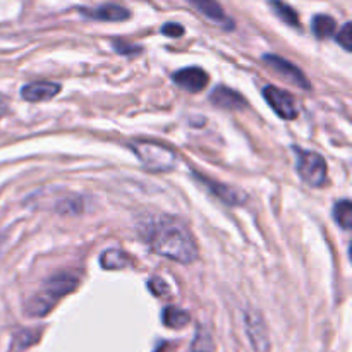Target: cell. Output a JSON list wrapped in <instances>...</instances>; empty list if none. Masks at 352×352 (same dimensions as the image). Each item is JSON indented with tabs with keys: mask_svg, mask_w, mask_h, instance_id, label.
Returning <instances> with one entry per match:
<instances>
[{
	"mask_svg": "<svg viewBox=\"0 0 352 352\" xmlns=\"http://www.w3.org/2000/svg\"><path fill=\"white\" fill-rule=\"evenodd\" d=\"M148 246L160 256L188 265L198 260V246L188 227L170 217H160L146 223L143 230Z\"/></svg>",
	"mask_w": 352,
	"mask_h": 352,
	"instance_id": "1",
	"label": "cell"
},
{
	"mask_svg": "<svg viewBox=\"0 0 352 352\" xmlns=\"http://www.w3.org/2000/svg\"><path fill=\"white\" fill-rule=\"evenodd\" d=\"M78 287V278L69 274H58L55 277L48 278L40 291L30 299L26 305V313L31 318H41L47 316L52 309L57 306L64 296L71 294Z\"/></svg>",
	"mask_w": 352,
	"mask_h": 352,
	"instance_id": "2",
	"label": "cell"
},
{
	"mask_svg": "<svg viewBox=\"0 0 352 352\" xmlns=\"http://www.w3.org/2000/svg\"><path fill=\"white\" fill-rule=\"evenodd\" d=\"M131 150L150 172H168L175 167V153L164 144L153 141H134Z\"/></svg>",
	"mask_w": 352,
	"mask_h": 352,
	"instance_id": "3",
	"label": "cell"
},
{
	"mask_svg": "<svg viewBox=\"0 0 352 352\" xmlns=\"http://www.w3.org/2000/svg\"><path fill=\"white\" fill-rule=\"evenodd\" d=\"M296 158H298V168L299 175L306 184L311 188H322L327 181V162L325 158L315 151H306L302 148L294 146Z\"/></svg>",
	"mask_w": 352,
	"mask_h": 352,
	"instance_id": "4",
	"label": "cell"
},
{
	"mask_svg": "<svg viewBox=\"0 0 352 352\" xmlns=\"http://www.w3.org/2000/svg\"><path fill=\"white\" fill-rule=\"evenodd\" d=\"M244 323H246V333L250 339L251 347L254 352H272L270 336H268L267 323L263 316L256 309H248L244 315Z\"/></svg>",
	"mask_w": 352,
	"mask_h": 352,
	"instance_id": "5",
	"label": "cell"
},
{
	"mask_svg": "<svg viewBox=\"0 0 352 352\" xmlns=\"http://www.w3.org/2000/svg\"><path fill=\"white\" fill-rule=\"evenodd\" d=\"M263 98L267 100L268 105L282 119L294 120L298 117V107H296L294 98L287 91H284V89L277 88V86H265Z\"/></svg>",
	"mask_w": 352,
	"mask_h": 352,
	"instance_id": "6",
	"label": "cell"
},
{
	"mask_svg": "<svg viewBox=\"0 0 352 352\" xmlns=\"http://www.w3.org/2000/svg\"><path fill=\"white\" fill-rule=\"evenodd\" d=\"M263 60L267 62L268 67L274 69L278 76H282V78H284L285 81L291 82V85L299 86V88L302 89H311V85H309V81L306 79L305 72L299 67H296L294 64H291L289 60H285V58L278 57V55H265Z\"/></svg>",
	"mask_w": 352,
	"mask_h": 352,
	"instance_id": "7",
	"label": "cell"
},
{
	"mask_svg": "<svg viewBox=\"0 0 352 352\" xmlns=\"http://www.w3.org/2000/svg\"><path fill=\"white\" fill-rule=\"evenodd\" d=\"M195 177L198 179L201 184H205L206 188H208V191L212 192V195H215L217 198H219L220 201L226 203V205L237 206V205H244V201H246V195L241 191H237V189L230 188V186L220 184V182L212 181V179L205 177V175L198 174V172H195Z\"/></svg>",
	"mask_w": 352,
	"mask_h": 352,
	"instance_id": "8",
	"label": "cell"
},
{
	"mask_svg": "<svg viewBox=\"0 0 352 352\" xmlns=\"http://www.w3.org/2000/svg\"><path fill=\"white\" fill-rule=\"evenodd\" d=\"M174 82L191 93H199L206 88L210 78L201 67H186L174 74Z\"/></svg>",
	"mask_w": 352,
	"mask_h": 352,
	"instance_id": "9",
	"label": "cell"
},
{
	"mask_svg": "<svg viewBox=\"0 0 352 352\" xmlns=\"http://www.w3.org/2000/svg\"><path fill=\"white\" fill-rule=\"evenodd\" d=\"M192 7H195L198 12H201L203 16L208 17L210 21H213L215 24H220L226 30H232L234 23L229 16L226 14V10L222 9L217 0H188Z\"/></svg>",
	"mask_w": 352,
	"mask_h": 352,
	"instance_id": "10",
	"label": "cell"
},
{
	"mask_svg": "<svg viewBox=\"0 0 352 352\" xmlns=\"http://www.w3.org/2000/svg\"><path fill=\"white\" fill-rule=\"evenodd\" d=\"M58 91H60V85H58V82L34 81L23 86L21 96H23L26 102H45V100L54 98Z\"/></svg>",
	"mask_w": 352,
	"mask_h": 352,
	"instance_id": "11",
	"label": "cell"
},
{
	"mask_svg": "<svg viewBox=\"0 0 352 352\" xmlns=\"http://www.w3.org/2000/svg\"><path fill=\"white\" fill-rule=\"evenodd\" d=\"M82 16L91 17L96 21H107V23H119V21H126L131 17V12L122 6L117 3H105L96 9H79Z\"/></svg>",
	"mask_w": 352,
	"mask_h": 352,
	"instance_id": "12",
	"label": "cell"
},
{
	"mask_svg": "<svg viewBox=\"0 0 352 352\" xmlns=\"http://www.w3.org/2000/svg\"><path fill=\"white\" fill-rule=\"evenodd\" d=\"M210 100L217 107L226 110H241L246 107V100L239 93L234 91V89L227 88V86H217L212 91V95H210Z\"/></svg>",
	"mask_w": 352,
	"mask_h": 352,
	"instance_id": "13",
	"label": "cell"
},
{
	"mask_svg": "<svg viewBox=\"0 0 352 352\" xmlns=\"http://www.w3.org/2000/svg\"><path fill=\"white\" fill-rule=\"evenodd\" d=\"M100 265L105 270H120L131 265V256L124 253L122 250H107L105 253L100 256Z\"/></svg>",
	"mask_w": 352,
	"mask_h": 352,
	"instance_id": "14",
	"label": "cell"
},
{
	"mask_svg": "<svg viewBox=\"0 0 352 352\" xmlns=\"http://www.w3.org/2000/svg\"><path fill=\"white\" fill-rule=\"evenodd\" d=\"M164 325L168 327V329H184L189 323V313L184 311V309L174 308V306H168V308L164 309Z\"/></svg>",
	"mask_w": 352,
	"mask_h": 352,
	"instance_id": "15",
	"label": "cell"
},
{
	"mask_svg": "<svg viewBox=\"0 0 352 352\" xmlns=\"http://www.w3.org/2000/svg\"><path fill=\"white\" fill-rule=\"evenodd\" d=\"M311 26L313 33H315V36L320 38V40L332 36V34L336 33V19L327 16V14H318V16H315Z\"/></svg>",
	"mask_w": 352,
	"mask_h": 352,
	"instance_id": "16",
	"label": "cell"
},
{
	"mask_svg": "<svg viewBox=\"0 0 352 352\" xmlns=\"http://www.w3.org/2000/svg\"><path fill=\"white\" fill-rule=\"evenodd\" d=\"M333 220L344 230L352 229V203L349 199H342V201L336 203V206H333Z\"/></svg>",
	"mask_w": 352,
	"mask_h": 352,
	"instance_id": "17",
	"label": "cell"
},
{
	"mask_svg": "<svg viewBox=\"0 0 352 352\" xmlns=\"http://www.w3.org/2000/svg\"><path fill=\"white\" fill-rule=\"evenodd\" d=\"M270 6H272V9H274V12L277 14V16L280 17L285 24H289V26H294V28L299 26V16L291 6H287V3L282 2V0H270Z\"/></svg>",
	"mask_w": 352,
	"mask_h": 352,
	"instance_id": "18",
	"label": "cell"
},
{
	"mask_svg": "<svg viewBox=\"0 0 352 352\" xmlns=\"http://www.w3.org/2000/svg\"><path fill=\"white\" fill-rule=\"evenodd\" d=\"M191 352H213V340L212 336L206 332L203 327H199L198 332H196L195 342H192Z\"/></svg>",
	"mask_w": 352,
	"mask_h": 352,
	"instance_id": "19",
	"label": "cell"
},
{
	"mask_svg": "<svg viewBox=\"0 0 352 352\" xmlns=\"http://www.w3.org/2000/svg\"><path fill=\"white\" fill-rule=\"evenodd\" d=\"M337 43L342 45V48L346 52L352 50V24L346 23L342 26V30L337 34Z\"/></svg>",
	"mask_w": 352,
	"mask_h": 352,
	"instance_id": "20",
	"label": "cell"
},
{
	"mask_svg": "<svg viewBox=\"0 0 352 352\" xmlns=\"http://www.w3.org/2000/svg\"><path fill=\"white\" fill-rule=\"evenodd\" d=\"M148 287H150V291L153 292L155 296H167L168 294L167 284H165V282L158 277L151 278V280L148 282Z\"/></svg>",
	"mask_w": 352,
	"mask_h": 352,
	"instance_id": "21",
	"label": "cell"
},
{
	"mask_svg": "<svg viewBox=\"0 0 352 352\" xmlns=\"http://www.w3.org/2000/svg\"><path fill=\"white\" fill-rule=\"evenodd\" d=\"M162 33L165 36H170V38H179L184 34V28L177 23H167L164 28H162Z\"/></svg>",
	"mask_w": 352,
	"mask_h": 352,
	"instance_id": "22",
	"label": "cell"
},
{
	"mask_svg": "<svg viewBox=\"0 0 352 352\" xmlns=\"http://www.w3.org/2000/svg\"><path fill=\"white\" fill-rule=\"evenodd\" d=\"M113 48L119 54H133V50L141 52V47H134V45H126L124 41H113Z\"/></svg>",
	"mask_w": 352,
	"mask_h": 352,
	"instance_id": "23",
	"label": "cell"
},
{
	"mask_svg": "<svg viewBox=\"0 0 352 352\" xmlns=\"http://www.w3.org/2000/svg\"><path fill=\"white\" fill-rule=\"evenodd\" d=\"M155 352H174V351H172V346H170V344L164 342V344H160V346H158V349L155 351Z\"/></svg>",
	"mask_w": 352,
	"mask_h": 352,
	"instance_id": "24",
	"label": "cell"
},
{
	"mask_svg": "<svg viewBox=\"0 0 352 352\" xmlns=\"http://www.w3.org/2000/svg\"><path fill=\"white\" fill-rule=\"evenodd\" d=\"M3 113H6V107H3L2 103H0V117H2Z\"/></svg>",
	"mask_w": 352,
	"mask_h": 352,
	"instance_id": "25",
	"label": "cell"
}]
</instances>
